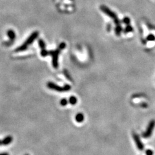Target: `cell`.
Segmentation results:
<instances>
[{"instance_id":"cell-1","label":"cell","mask_w":155,"mask_h":155,"mask_svg":"<svg viewBox=\"0 0 155 155\" xmlns=\"http://www.w3.org/2000/svg\"><path fill=\"white\" fill-rule=\"evenodd\" d=\"M38 36H39V32H38L37 31L34 32L28 37V38L27 39V41L25 42L23 44V45H21V46H20L19 47H18V48L16 49V53H19V52H21L23 50H26L27 48H28V45L32 43L38 37Z\"/></svg>"},{"instance_id":"cell-2","label":"cell","mask_w":155,"mask_h":155,"mask_svg":"<svg viewBox=\"0 0 155 155\" xmlns=\"http://www.w3.org/2000/svg\"><path fill=\"white\" fill-rule=\"evenodd\" d=\"M100 9L102 12H103L104 13L106 14L108 16H109L110 18H111L112 19H113L115 23V24L116 25H120V21L119 19L117 17V15L116 14L113 12L112 11H111L109 9H108L107 7H105V5H102L100 7Z\"/></svg>"},{"instance_id":"cell-3","label":"cell","mask_w":155,"mask_h":155,"mask_svg":"<svg viewBox=\"0 0 155 155\" xmlns=\"http://www.w3.org/2000/svg\"><path fill=\"white\" fill-rule=\"evenodd\" d=\"M47 87H48L50 89L54 90L58 92H64V91H68L70 89V86L69 85H65L64 87H59L56 84H55L53 82L49 81L47 84Z\"/></svg>"},{"instance_id":"cell-4","label":"cell","mask_w":155,"mask_h":155,"mask_svg":"<svg viewBox=\"0 0 155 155\" xmlns=\"http://www.w3.org/2000/svg\"><path fill=\"white\" fill-rule=\"evenodd\" d=\"M61 50L60 48H58L56 50L49 51V55H50L53 58V65L54 69L58 68V56Z\"/></svg>"},{"instance_id":"cell-5","label":"cell","mask_w":155,"mask_h":155,"mask_svg":"<svg viewBox=\"0 0 155 155\" xmlns=\"http://www.w3.org/2000/svg\"><path fill=\"white\" fill-rule=\"evenodd\" d=\"M155 127V120H152L150 122L149 124L148 127L147 128V130L145 131V133H143L142 134V136L145 138H149L152 134V133H153V129Z\"/></svg>"},{"instance_id":"cell-6","label":"cell","mask_w":155,"mask_h":155,"mask_svg":"<svg viewBox=\"0 0 155 155\" xmlns=\"http://www.w3.org/2000/svg\"><path fill=\"white\" fill-rule=\"evenodd\" d=\"M7 35L9 37V40L7 41L6 42H4L3 45L6 47H8V46L11 45L12 44L14 43V41L16 38V33L14 32V31L13 30H9L8 32H7Z\"/></svg>"},{"instance_id":"cell-7","label":"cell","mask_w":155,"mask_h":155,"mask_svg":"<svg viewBox=\"0 0 155 155\" xmlns=\"http://www.w3.org/2000/svg\"><path fill=\"white\" fill-rule=\"evenodd\" d=\"M133 135L134 140V142H135L136 145L138 149L140 151L144 150V145L142 144V141L140 140V137L138 136V135L136 133H133Z\"/></svg>"},{"instance_id":"cell-8","label":"cell","mask_w":155,"mask_h":155,"mask_svg":"<svg viewBox=\"0 0 155 155\" xmlns=\"http://www.w3.org/2000/svg\"><path fill=\"white\" fill-rule=\"evenodd\" d=\"M12 140H13V138H12V137L11 136H7V137L5 138L4 139L2 140L3 145H8L11 143H12Z\"/></svg>"},{"instance_id":"cell-9","label":"cell","mask_w":155,"mask_h":155,"mask_svg":"<svg viewBox=\"0 0 155 155\" xmlns=\"http://www.w3.org/2000/svg\"><path fill=\"white\" fill-rule=\"evenodd\" d=\"M75 119H76V121L77 122L81 123L83 122V120H84V116H83V114L82 113L77 114Z\"/></svg>"},{"instance_id":"cell-10","label":"cell","mask_w":155,"mask_h":155,"mask_svg":"<svg viewBox=\"0 0 155 155\" xmlns=\"http://www.w3.org/2000/svg\"><path fill=\"white\" fill-rule=\"evenodd\" d=\"M77 99L75 96H70V98H69V103H70L71 105H76L77 103Z\"/></svg>"},{"instance_id":"cell-11","label":"cell","mask_w":155,"mask_h":155,"mask_svg":"<svg viewBox=\"0 0 155 155\" xmlns=\"http://www.w3.org/2000/svg\"><path fill=\"white\" fill-rule=\"evenodd\" d=\"M122 31V27L120 26V25H116V28H115V32H116V35H120Z\"/></svg>"},{"instance_id":"cell-12","label":"cell","mask_w":155,"mask_h":155,"mask_svg":"<svg viewBox=\"0 0 155 155\" xmlns=\"http://www.w3.org/2000/svg\"><path fill=\"white\" fill-rule=\"evenodd\" d=\"M38 44H39V47L41 49H45V42H43V39H39V41H38Z\"/></svg>"},{"instance_id":"cell-13","label":"cell","mask_w":155,"mask_h":155,"mask_svg":"<svg viewBox=\"0 0 155 155\" xmlns=\"http://www.w3.org/2000/svg\"><path fill=\"white\" fill-rule=\"evenodd\" d=\"M41 55L43 57H45L47 56H48L49 55V51H47L45 48V49H42L41 50Z\"/></svg>"},{"instance_id":"cell-14","label":"cell","mask_w":155,"mask_h":155,"mask_svg":"<svg viewBox=\"0 0 155 155\" xmlns=\"http://www.w3.org/2000/svg\"><path fill=\"white\" fill-rule=\"evenodd\" d=\"M133 31V29L132 28V27L129 25H127V26L125 27V32H132Z\"/></svg>"},{"instance_id":"cell-15","label":"cell","mask_w":155,"mask_h":155,"mask_svg":"<svg viewBox=\"0 0 155 155\" xmlns=\"http://www.w3.org/2000/svg\"><path fill=\"white\" fill-rule=\"evenodd\" d=\"M68 103V101L67 99L64 98L62 99L61 101H60V105H62V106H65V105H67Z\"/></svg>"},{"instance_id":"cell-16","label":"cell","mask_w":155,"mask_h":155,"mask_svg":"<svg viewBox=\"0 0 155 155\" xmlns=\"http://www.w3.org/2000/svg\"><path fill=\"white\" fill-rule=\"evenodd\" d=\"M147 39L149 41H154V40H155V36L153 34H149L147 37Z\"/></svg>"},{"instance_id":"cell-17","label":"cell","mask_w":155,"mask_h":155,"mask_svg":"<svg viewBox=\"0 0 155 155\" xmlns=\"http://www.w3.org/2000/svg\"><path fill=\"white\" fill-rule=\"evenodd\" d=\"M130 21H131V20H130V19H129V18H127V17L125 18L122 21L123 23H125L126 25H129V23H130Z\"/></svg>"},{"instance_id":"cell-18","label":"cell","mask_w":155,"mask_h":155,"mask_svg":"<svg viewBox=\"0 0 155 155\" xmlns=\"http://www.w3.org/2000/svg\"><path fill=\"white\" fill-rule=\"evenodd\" d=\"M65 47H66L65 43H64V42H63V43H60V45H59V47H58V48H59L61 50H62L63 49H64V48H65Z\"/></svg>"},{"instance_id":"cell-19","label":"cell","mask_w":155,"mask_h":155,"mask_svg":"<svg viewBox=\"0 0 155 155\" xmlns=\"http://www.w3.org/2000/svg\"><path fill=\"white\" fill-rule=\"evenodd\" d=\"M147 155H153V152L151 149H147L146 151Z\"/></svg>"},{"instance_id":"cell-20","label":"cell","mask_w":155,"mask_h":155,"mask_svg":"<svg viewBox=\"0 0 155 155\" xmlns=\"http://www.w3.org/2000/svg\"><path fill=\"white\" fill-rule=\"evenodd\" d=\"M0 155H9L7 153H0Z\"/></svg>"},{"instance_id":"cell-21","label":"cell","mask_w":155,"mask_h":155,"mask_svg":"<svg viewBox=\"0 0 155 155\" xmlns=\"http://www.w3.org/2000/svg\"><path fill=\"white\" fill-rule=\"evenodd\" d=\"M1 145H3V141H2V140H0V146H1Z\"/></svg>"},{"instance_id":"cell-22","label":"cell","mask_w":155,"mask_h":155,"mask_svg":"<svg viewBox=\"0 0 155 155\" xmlns=\"http://www.w3.org/2000/svg\"></svg>"}]
</instances>
